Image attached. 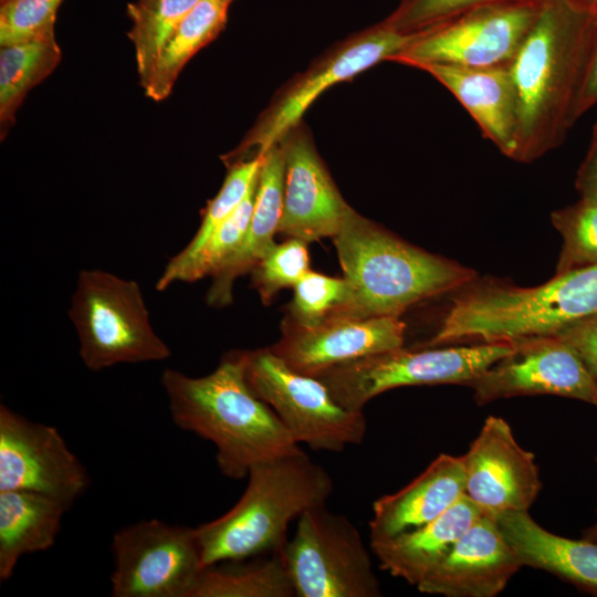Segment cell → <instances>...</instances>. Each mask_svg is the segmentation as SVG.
Instances as JSON below:
<instances>
[{
    "label": "cell",
    "mask_w": 597,
    "mask_h": 597,
    "mask_svg": "<svg viewBox=\"0 0 597 597\" xmlns=\"http://www.w3.org/2000/svg\"><path fill=\"white\" fill-rule=\"evenodd\" d=\"M597 33V15L564 0H543L510 64L517 96L515 161L528 164L561 146L579 112Z\"/></svg>",
    "instance_id": "6da1fadb"
},
{
    "label": "cell",
    "mask_w": 597,
    "mask_h": 597,
    "mask_svg": "<svg viewBox=\"0 0 597 597\" xmlns=\"http://www.w3.org/2000/svg\"><path fill=\"white\" fill-rule=\"evenodd\" d=\"M160 381L175 425L213 443L227 478L241 480L253 465L300 449L272 408L248 386L241 350L226 354L206 376L166 368Z\"/></svg>",
    "instance_id": "7a4b0ae2"
},
{
    "label": "cell",
    "mask_w": 597,
    "mask_h": 597,
    "mask_svg": "<svg viewBox=\"0 0 597 597\" xmlns=\"http://www.w3.org/2000/svg\"><path fill=\"white\" fill-rule=\"evenodd\" d=\"M333 240L348 291L331 317H399L476 277L474 270L406 242L352 207Z\"/></svg>",
    "instance_id": "3957f363"
},
{
    "label": "cell",
    "mask_w": 597,
    "mask_h": 597,
    "mask_svg": "<svg viewBox=\"0 0 597 597\" xmlns=\"http://www.w3.org/2000/svg\"><path fill=\"white\" fill-rule=\"evenodd\" d=\"M458 291L434 335L419 347L557 336L597 313V264L556 274L538 286L475 277Z\"/></svg>",
    "instance_id": "277c9868"
},
{
    "label": "cell",
    "mask_w": 597,
    "mask_h": 597,
    "mask_svg": "<svg viewBox=\"0 0 597 597\" xmlns=\"http://www.w3.org/2000/svg\"><path fill=\"white\" fill-rule=\"evenodd\" d=\"M239 501L223 515L196 527L205 567L281 552L289 524L323 505L334 483L300 448L253 465Z\"/></svg>",
    "instance_id": "5b68a950"
},
{
    "label": "cell",
    "mask_w": 597,
    "mask_h": 597,
    "mask_svg": "<svg viewBox=\"0 0 597 597\" xmlns=\"http://www.w3.org/2000/svg\"><path fill=\"white\" fill-rule=\"evenodd\" d=\"M69 316L84 366L100 371L118 364L161 362L171 356L154 331L139 284L101 269L82 270Z\"/></svg>",
    "instance_id": "8992f818"
},
{
    "label": "cell",
    "mask_w": 597,
    "mask_h": 597,
    "mask_svg": "<svg viewBox=\"0 0 597 597\" xmlns=\"http://www.w3.org/2000/svg\"><path fill=\"white\" fill-rule=\"evenodd\" d=\"M513 349L512 343L420 349L402 346L331 367L314 377L327 387L339 406L363 410L369 400L394 388L437 384L469 386Z\"/></svg>",
    "instance_id": "52a82bcc"
},
{
    "label": "cell",
    "mask_w": 597,
    "mask_h": 597,
    "mask_svg": "<svg viewBox=\"0 0 597 597\" xmlns=\"http://www.w3.org/2000/svg\"><path fill=\"white\" fill-rule=\"evenodd\" d=\"M252 392L276 413L296 443L342 452L360 444L367 430L363 410L339 406L316 377L292 369L270 347L241 350Z\"/></svg>",
    "instance_id": "ba28073f"
},
{
    "label": "cell",
    "mask_w": 597,
    "mask_h": 597,
    "mask_svg": "<svg viewBox=\"0 0 597 597\" xmlns=\"http://www.w3.org/2000/svg\"><path fill=\"white\" fill-rule=\"evenodd\" d=\"M282 556L297 597H379L360 533L325 504L305 511Z\"/></svg>",
    "instance_id": "9c48e42d"
},
{
    "label": "cell",
    "mask_w": 597,
    "mask_h": 597,
    "mask_svg": "<svg viewBox=\"0 0 597 597\" xmlns=\"http://www.w3.org/2000/svg\"><path fill=\"white\" fill-rule=\"evenodd\" d=\"M542 3L543 0H507L472 9L425 30L390 61L412 67L510 65L534 25Z\"/></svg>",
    "instance_id": "30bf717a"
},
{
    "label": "cell",
    "mask_w": 597,
    "mask_h": 597,
    "mask_svg": "<svg viewBox=\"0 0 597 597\" xmlns=\"http://www.w3.org/2000/svg\"><path fill=\"white\" fill-rule=\"evenodd\" d=\"M113 597H192L206 568L196 530L151 519L112 538Z\"/></svg>",
    "instance_id": "8fae6325"
},
{
    "label": "cell",
    "mask_w": 597,
    "mask_h": 597,
    "mask_svg": "<svg viewBox=\"0 0 597 597\" xmlns=\"http://www.w3.org/2000/svg\"><path fill=\"white\" fill-rule=\"evenodd\" d=\"M423 31L405 33L381 21L348 40L293 83L265 112L239 149L254 148L256 155L265 153L297 126L303 114L328 87L380 61L391 60Z\"/></svg>",
    "instance_id": "7c38bea8"
},
{
    "label": "cell",
    "mask_w": 597,
    "mask_h": 597,
    "mask_svg": "<svg viewBox=\"0 0 597 597\" xmlns=\"http://www.w3.org/2000/svg\"><path fill=\"white\" fill-rule=\"evenodd\" d=\"M90 483L85 467L55 427L0 406V491H28L70 507Z\"/></svg>",
    "instance_id": "4fadbf2b"
},
{
    "label": "cell",
    "mask_w": 597,
    "mask_h": 597,
    "mask_svg": "<svg viewBox=\"0 0 597 597\" xmlns=\"http://www.w3.org/2000/svg\"><path fill=\"white\" fill-rule=\"evenodd\" d=\"M513 352L472 381L478 405L516 396L554 395L597 407V380L557 336L512 343Z\"/></svg>",
    "instance_id": "5bb4252c"
},
{
    "label": "cell",
    "mask_w": 597,
    "mask_h": 597,
    "mask_svg": "<svg viewBox=\"0 0 597 597\" xmlns=\"http://www.w3.org/2000/svg\"><path fill=\"white\" fill-rule=\"evenodd\" d=\"M462 458L465 494L485 512L528 511L542 489L534 454L501 417L486 418Z\"/></svg>",
    "instance_id": "9a60e30c"
},
{
    "label": "cell",
    "mask_w": 597,
    "mask_h": 597,
    "mask_svg": "<svg viewBox=\"0 0 597 597\" xmlns=\"http://www.w3.org/2000/svg\"><path fill=\"white\" fill-rule=\"evenodd\" d=\"M399 317H331L314 327L284 318L281 338L270 348L297 373L317 374L358 358L404 346Z\"/></svg>",
    "instance_id": "2e32d148"
},
{
    "label": "cell",
    "mask_w": 597,
    "mask_h": 597,
    "mask_svg": "<svg viewBox=\"0 0 597 597\" xmlns=\"http://www.w3.org/2000/svg\"><path fill=\"white\" fill-rule=\"evenodd\" d=\"M280 143L285 174L279 232L307 243L334 238L350 206L304 132L294 127Z\"/></svg>",
    "instance_id": "e0dca14e"
},
{
    "label": "cell",
    "mask_w": 597,
    "mask_h": 597,
    "mask_svg": "<svg viewBox=\"0 0 597 597\" xmlns=\"http://www.w3.org/2000/svg\"><path fill=\"white\" fill-rule=\"evenodd\" d=\"M521 567L492 514L484 511L417 588L446 597H494Z\"/></svg>",
    "instance_id": "ac0fdd59"
},
{
    "label": "cell",
    "mask_w": 597,
    "mask_h": 597,
    "mask_svg": "<svg viewBox=\"0 0 597 597\" xmlns=\"http://www.w3.org/2000/svg\"><path fill=\"white\" fill-rule=\"evenodd\" d=\"M420 69L440 82L467 109L483 136L510 159L517 143V96L510 65L463 67L422 64Z\"/></svg>",
    "instance_id": "d6986e66"
},
{
    "label": "cell",
    "mask_w": 597,
    "mask_h": 597,
    "mask_svg": "<svg viewBox=\"0 0 597 597\" xmlns=\"http://www.w3.org/2000/svg\"><path fill=\"white\" fill-rule=\"evenodd\" d=\"M465 494L462 457L438 455L405 488L373 504L370 542L420 527L444 513Z\"/></svg>",
    "instance_id": "ffe728a7"
},
{
    "label": "cell",
    "mask_w": 597,
    "mask_h": 597,
    "mask_svg": "<svg viewBox=\"0 0 597 597\" xmlns=\"http://www.w3.org/2000/svg\"><path fill=\"white\" fill-rule=\"evenodd\" d=\"M503 537L522 566L548 572L597 596V544L573 540L548 532L528 511L491 513Z\"/></svg>",
    "instance_id": "44dd1931"
},
{
    "label": "cell",
    "mask_w": 597,
    "mask_h": 597,
    "mask_svg": "<svg viewBox=\"0 0 597 597\" xmlns=\"http://www.w3.org/2000/svg\"><path fill=\"white\" fill-rule=\"evenodd\" d=\"M262 155L258 175L255 201L244 239L211 275L207 303L224 307L232 302L234 281L250 272L264 253L275 243L283 210L285 160L281 143Z\"/></svg>",
    "instance_id": "7402d4cb"
},
{
    "label": "cell",
    "mask_w": 597,
    "mask_h": 597,
    "mask_svg": "<svg viewBox=\"0 0 597 597\" xmlns=\"http://www.w3.org/2000/svg\"><path fill=\"white\" fill-rule=\"evenodd\" d=\"M483 512L464 494L433 521L392 537L370 542V547L384 570L417 586Z\"/></svg>",
    "instance_id": "603a6c76"
},
{
    "label": "cell",
    "mask_w": 597,
    "mask_h": 597,
    "mask_svg": "<svg viewBox=\"0 0 597 597\" xmlns=\"http://www.w3.org/2000/svg\"><path fill=\"white\" fill-rule=\"evenodd\" d=\"M67 506L34 492L0 491V579L8 580L19 559L50 549Z\"/></svg>",
    "instance_id": "cb8c5ba5"
},
{
    "label": "cell",
    "mask_w": 597,
    "mask_h": 597,
    "mask_svg": "<svg viewBox=\"0 0 597 597\" xmlns=\"http://www.w3.org/2000/svg\"><path fill=\"white\" fill-rule=\"evenodd\" d=\"M229 4L221 0H200L184 18L160 51L144 86L149 98L163 101L170 94L186 63L224 29Z\"/></svg>",
    "instance_id": "d4e9b609"
},
{
    "label": "cell",
    "mask_w": 597,
    "mask_h": 597,
    "mask_svg": "<svg viewBox=\"0 0 597 597\" xmlns=\"http://www.w3.org/2000/svg\"><path fill=\"white\" fill-rule=\"evenodd\" d=\"M61 60L54 38L38 39L0 51V122L3 129L12 124L14 114L28 92L43 81Z\"/></svg>",
    "instance_id": "484cf974"
},
{
    "label": "cell",
    "mask_w": 597,
    "mask_h": 597,
    "mask_svg": "<svg viewBox=\"0 0 597 597\" xmlns=\"http://www.w3.org/2000/svg\"><path fill=\"white\" fill-rule=\"evenodd\" d=\"M200 0H136L127 4L132 21L128 36L135 49L137 72L144 87L160 51L184 18Z\"/></svg>",
    "instance_id": "4316f807"
},
{
    "label": "cell",
    "mask_w": 597,
    "mask_h": 597,
    "mask_svg": "<svg viewBox=\"0 0 597 597\" xmlns=\"http://www.w3.org/2000/svg\"><path fill=\"white\" fill-rule=\"evenodd\" d=\"M282 551L253 566L239 568L206 567L192 597H293Z\"/></svg>",
    "instance_id": "83f0119b"
},
{
    "label": "cell",
    "mask_w": 597,
    "mask_h": 597,
    "mask_svg": "<svg viewBox=\"0 0 597 597\" xmlns=\"http://www.w3.org/2000/svg\"><path fill=\"white\" fill-rule=\"evenodd\" d=\"M262 164V155L233 164L217 196L210 200L203 211L202 220L191 241L164 268L157 284V291L167 290L169 279L202 249L211 234L226 221L244 200L256 181Z\"/></svg>",
    "instance_id": "f1b7e54d"
},
{
    "label": "cell",
    "mask_w": 597,
    "mask_h": 597,
    "mask_svg": "<svg viewBox=\"0 0 597 597\" xmlns=\"http://www.w3.org/2000/svg\"><path fill=\"white\" fill-rule=\"evenodd\" d=\"M551 220L563 238L556 274L597 264V200L580 198L554 210Z\"/></svg>",
    "instance_id": "f546056e"
},
{
    "label": "cell",
    "mask_w": 597,
    "mask_h": 597,
    "mask_svg": "<svg viewBox=\"0 0 597 597\" xmlns=\"http://www.w3.org/2000/svg\"><path fill=\"white\" fill-rule=\"evenodd\" d=\"M256 182L233 213L211 234L202 249L168 281L167 289L177 282H195L212 275L241 245L253 212Z\"/></svg>",
    "instance_id": "4dcf8cb0"
},
{
    "label": "cell",
    "mask_w": 597,
    "mask_h": 597,
    "mask_svg": "<svg viewBox=\"0 0 597 597\" xmlns=\"http://www.w3.org/2000/svg\"><path fill=\"white\" fill-rule=\"evenodd\" d=\"M308 271L307 242L289 238L274 243L250 272L261 301L270 304L279 291L293 287Z\"/></svg>",
    "instance_id": "1f68e13d"
},
{
    "label": "cell",
    "mask_w": 597,
    "mask_h": 597,
    "mask_svg": "<svg viewBox=\"0 0 597 597\" xmlns=\"http://www.w3.org/2000/svg\"><path fill=\"white\" fill-rule=\"evenodd\" d=\"M344 277L308 271L294 286L286 320L303 327H314L328 320L347 296Z\"/></svg>",
    "instance_id": "d6a6232c"
},
{
    "label": "cell",
    "mask_w": 597,
    "mask_h": 597,
    "mask_svg": "<svg viewBox=\"0 0 597 597\" xmlns=\"http://www.w3.org/2000/svg\"><path fill=\"white\" fill-rule=\"evenodd\" d=\"M63 0H2L0 44L13 45L54 38V22Z\"/></svg>",
    "instance_id": "836d02e7"
},
{
    "label": "cell",
    "mask_w": 597,
    "mask_h": 597,
    "mask_svg": "<svg viewBox=\"0 0 597 597\" xmlns=\"http://www.w3.org/2000/svg\"><path fill=\"white\" fill-rule=\"evenodd\" d=\"M507 0H400L384 20L405 32H420L444 23L472 9Z\"/></svg>",
    "instance_id": "e575fe53"
},
{
    "label": "cell",
    "mask_w": 597,
    "mask_h": 597,
    "mask_svg": "<svg viewBox=\"0 0 597 597\" xmlns=\"http://www.w3.org/2000/svg\"><path fill=\"white\" fill-rule=\"evenodd\" d=\"M579 356L597 380V313L570 325L557 335Z\"/></svg>",
    "instance_id": "d590c367"
},
{
    "label": "cell",
    "mask_w": 597,
    "mask_h": 597,
    "mask_svg": "<svg viewBox=\"0 0 597 597\" xmlns=\"http://www.w3.org/2000/svg\"><path fill=\"white\" fill-rule=\"evenodd\" d=\"M575 188L580 198L597 200V117L588 150L577 171Z\"/></svg>",
    "instance_id": "8d00e7d4"
},
{
    "label": "cell",
    "mask_w": 597,
    "mask_h": 597,
    "mask_svg": "<svg viewBox=\"0 0 597 597\" xmlns=\"http://www.w3.org/2000/svg\"><path fill=\"white\" fill-rule=\"evenodd\" d=\"M595 105H597V33L589 73L580 101V115L585 114Z\"/></svg>",
    "instance_id": "74e56055"
},
{
    "label": "cell",
    "mask_w": 597,
    "mask_h": 597,
    "mask_svg": "<svg viewBox=\"0 0 597 597\" xmlns=\"http://www.w3.org/2000/svg\"><path fill=\"white\" fill-rule=\"evenodd\" d=\"M572 7L584 12L597 15V0H564Z\"/></svg>",
    "instance_id": "f35d334b"
},
{
    "label": "cell",
    "mask_w": 597,
    "mask_h": 597,
    "mask_svg": "<svg viewBox=\"0 0 597 597\" xmlns=\"http://www.w3.org/2000/svg\"><path fill=\"white\" fill-rule=\"evenodd\" d=\"M583 537L597 544V522L583 532Z\"/></svg>",
    "instance_id": "ab89813d"
},
{
    "label": "cell",
    "mask_w": 597,
    "mask_h": 597,
    "mask_svg": "<svg viewBox=\"0 0 597 597\" xmlns=\"http://www.w3.org/2000/svg\"><path fill=\"white\" fill-rule=\"evenodd\" d=\"M223 2H227V3H231L232 0H221Z\"/></svg>",
    "instance_id": "60d3db41"
}]
</instances>
